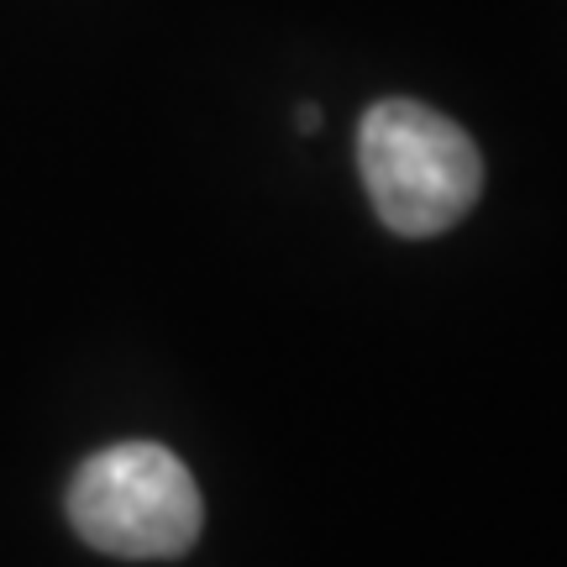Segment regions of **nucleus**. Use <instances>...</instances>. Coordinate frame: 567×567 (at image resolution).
Here are the masks:
<instances>
[{
    "label": "nucleus",
    "mask_w": 567,
    "mask_h": 567,
    "mask_svg": "<svg viewBox=\"0 0 567 567\" xmlns=\"http://www.w3.org/2000/svg\"><path fill=\"white\" fill-rule=\"evenodd\" d=\"M69 520L105 557L158 563L195 547L205 520L189 467L158 442L95 452L69 484Z\"/></svg>",
    "instance_id": "f03ea898"
},
{
    "label": "nucleus",
    "mask_w": 567,
    "mask_h": 567,
    "mask_svg": "<svg viewBox=\"0 0 567 567\" xmlns=\"http://www.w3.org/2000/svg\"><path fill=\"white\" fill-rule=\"evenodd\" d=\"M321 126V105H300V132H316Z\"/></svg>",
    "instance_id": "7ed1b4c3"
},
{
    "label": "nucleus",
    "mask_w": 567,
    "mask_h": 567,
    "mask_svg": "<svg viewBox=\"0 0 567 567\" xmlns=\"http://www.w3.org/2000/svg\"><path fill=\"white\" fill-rule=\"evenodd\" d=\"M358 168L379 221L400 237H436L484 195V158L473 137L421 101H379L368 111Z\"/></svg>",
    "instance_id": "f257e3e1"
}]
</instances>
